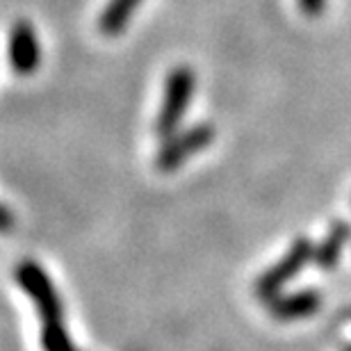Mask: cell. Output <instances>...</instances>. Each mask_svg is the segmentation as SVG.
<instances>
[{
	"label": "cell",
	"mask_w": 351,
	"mask_h": 351,
	"mask_svg": "<svg viewBox=\"0 0 351 351\" xmlns=\"http://www.w3.org/2000/svg\"><path fill=\"white\" fill-rule=\"evenodd\" d=\"M21 285L41 315V347L44 351H78L64 328V308L51 276L34 261H23L14 269Z\"/></svg>",
	"instance_id": "cell-1"
},
{
	"label": "cell",
	"mask_w": 351,
	"mask_h": 351,
	"mask_svg": "<svg viewBox=\"0 0 351 351\" xmlns=\"http://www.w3.org/2000/svg\"><path fill=\"white\" fill-rule=\"evenodd\" d=\"M194 71L189 66H178L167 75L165 85V98L160 105L158 119H156V135L160 139H167L173 132L180 130V123L185 119V112L189 108L194 94Z\"/></svg>",
	"instance_id": "cell-2"
},
{
	"label": "cell",
	"mask_w": 351,
	"mask_h": 351,
	"mask_svg": "<svg viewBox=\"0 0 351 351\" xmlns=\"http://www.w3.org/2000/svg\"><path fill=\"white\" fill-rule=\"evenodd\" d=\"M215 139V128L210 123H196L187 130H178L165 139V144L160 146L156 156L158 171L171 173L178 167H182L189 158H194L196 153L208 149Z\"/></svg>",
	"instance_id": "cell-3"
},
{
	"label": "cell",
	"mask_w": 351,
	"mask_h": 351,
	"mask_svg": "<svg viewBox=\"0 0 351 351\" xmlns=\"http://www.w3.org/2000/svg\"><path fill=\"white\" fill-rule=\"evenodd\" d=\"M315 256V247L308 237H299L294 240L290 251L280 258V261L269 267L256 283V294L263 301H269L274 297H278V292L290 283V280L297 276V274L308 265V261Z\"/></svg>",
	"instance_id": "cell-4"
},
{
	"label": "cell",
	"mask_w": 351,
	"mask_h": 351,
	"mask_svg": "<svg viewBox=\"0 0 351 351\" xmlns=\"http://www.w3.org/2000/svg\"><path fill=\"white\" fill-rule=\"evenodd\" d=\"M7 55H10V66L14 73L30 75L41 64V46L37 30L27 23V21H16L10 32V46H7Z\"/></svg>",
	"instance_id": "cell-5"
},
{
	"label": "cell",
	"mask_w": 351,
	"mask_h": 351,
	"mask_svg": "<svg viewBox=\"0 0 351 351\" xmlns=\"http://www.w3.org/2000/svg\"><path fill=\"white\" fill-rule=\"evenodd\" d=\"M267 304H269V313L274 319L297 322L311 317L319 311L322 294L317 290H299L292 294H283V297H274Z\"/></svg>",
	"instance_id": "cell-6"
},
{
	"label": "cell",
	"mask_w": 351,
	"mask_h": 351,
	"mask_svg": "<svg viewBox=\"0 0 351 351\" xmlns=\"http://www.w3.org/2000/svg\"><path fill=\"white\" fill-rule=\"evenodd\" d=\"M351 240V223L349 221H335L328 233L324 235V240L319 242V247L315 249V265L322 271H331L338 265L342 249L347 247V242Z\"/></svg>",
	"instance_id": "cell-7"
},
{
	"label": "cell",
	"mask_w": 351,
	"mask_h": 351,
	"mask_svg": "<svg viewBox=\"0 0 351 351\" xmlns=\"http://www.w3.org/2000/svg\"><path fill=\"white\" fill-rule=\"evenodd\" d=\"M142 0H110L98 19V32L105 37H117L128 27L132 14Z\"/></svg>",
	"instance_id": "cell-8"
},
{
	"label": "cell",
	"mask_w": 351,
	"mask_h": 351,
	"mask_svg": "<svg viewBox=\"0 0 351 351\" xmlns=\"http://www.w3.org/2000/svg\"><path fill=\"white\" fill-rule=\"evenodd\" d=\"M299 7L306 16H319L326 7V0H299Z\"/></svg>",
	"instance_id": "cell-9"
},
{
	"label": "cell",
	"mask_w": 351,
	"mask_h": 351,
	"mask_svg": "<svg viewBox=\"0 0 351 351\" xmlns=\"http://www.w3.org/2000/svg\"><path fill=\"white\" fill-rule=\"evenodd\" d=\"M14 228V215L0 203V233H10Z\"/></svg>",
	"instance_id": "cell-10"
},
{
	"label": "cell",
	"mask_w": 351,
	"mask_h": 351,
	"mask_svg": "<svg viewBox=\"0 0 351 351\" xmlns=\"http://www.w3.org/2000/svg\"><path fill=\"white\" fill-rule=\"evenodd\" d=\"M347 351H351V349H347Z\"/></svg>",
	"instance_id": "cell-11"
}]
</instances>
